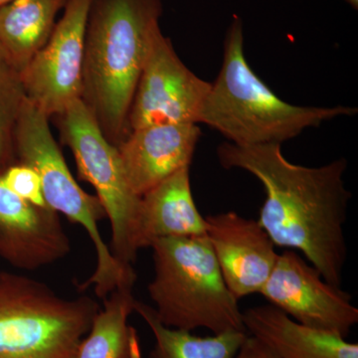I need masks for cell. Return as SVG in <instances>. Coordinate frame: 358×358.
Instances as JSON below:
<instances>
[{"label":"cell","mask_w":358,"mask_h":358,"mask_svg":"<svg viewBox=\"0 0 358 358\" xmlns=\"http://www.w3.org/2000/svg\"><path fill=\"white\" fill-rule=\"evenodd\" d=\"M233 358H282L268 346L252 336H247Z\"/></svg>","instance_id":"21"},{"label":"cell","mask_w":358,"mask_h":358,"mask_svg":"<svg viewBox=\"0 0 358 358\" xmlns=\"http://www.w3.org/2000/svg\"><path fill=\"white\" fill-rule=\"evenodd\" d=\"M4 183L21 199L35 206L48 207L38 174L31 167L15 162L1 173Z\"/></svg>","instance_id":"20"},{"label":"cell","mask_w":358,"mask_h":358,"mask_svg":"<svg viewBox=\"0 0 358 358\" xmlns=\"http://www.w3.org/2000/svg\"><path fill=\"white\" fill-rule=\"evenodd\" d=\"M134 287L121 286L103 301L75 358H143L138 331L129 322Z\"/></svg>","instance_id":"17"},{"label":"cell","mask_w":358,"mask_h":358,"mask_svg":"<svg viewBox=\"0 0 358 358\" xmlns=\"http://www.w3.org/2000/svg\"><path fill=\"white\" fill-rule=\"evenodd\" d=\"M0 60H6V55H4L3 49H2L1 45H0Z\"/></svg>","instance_id":"23"},{"label":"cell","mask_w":358,"mask_h":358,"mask_svg":"<svg viewBox=\"0 0 358 358\" xmlns=\"http://www.w3.org/2000/svg\"><path fill=\"white\" fill-rule=\"evenodd\" d=\"M150 248L155 275L148 291L162 324L189 331L204 327L214 334L247 333L206 236L159 238Z\"/></svg>","instance_id":"4"},{"label":"cell","mask_w":358,"mask_h":358,"mask_svg":"<svg viewBox=\"0 0 358 358\" xmlns=\"http://www.w3.org/2000/svg\"><path fill=\"white\" fill-rule=\"evenodd\" d=\"M217 155L224 169H244L262 183L266 199L258 222L275 246L300 250L327 282L341 288L352 199L343 180L346 159L303 166L289 162L279 143L242 147L224 143Z\"/></svg>","instance_id":"1"},{"label":"cell","mask_w":358,"mask_h":358,"mask_svg":"<svg viewBox=\"0 0 358 358\" xmlns=\"http://www.w3.org/2000/svg\"><path fill=\"white\" fill-rule=\"evenodd\" d=\"M247 334L262 341L282 358H358L357 343L338 334L296 322L272 305L242 313Z\"/></svg>","instance_id":"14"},{"label":"cell","mask_w":358,"mask_h":358,"mask_svg":"<svg viewBox=\"0 0 358 358\" xmlns=\"http://www.w3.org/2000/svg\"><path fill=\"white\" fill-rule=\"evenodd\" d=\"M67 0H13L0 6V45L21 73L47 43Z\"/></svg>","instance_id":"16"},{"label":"cell","mask_w":358,"mask_h":358,"mask_svg":"<svg viewBox=\"0 0 358 358\" xmlns=\"http://www.w3.org/2000/svg\"><path fill=\"white\" fill-rule=\"evenodd\" d=\"M101 305L65 298L45 282L0 271V358H75Z\"/></svg>","instance_id":"6"},{"label":"cell","mask_w":358,"mask_h":358,"mask_svg":"<svg viewBox=\"0 0 358 358\" xmlns=\"http://www.w3.org/2000/svg\"><path fill=\"white\" fill-rule=\"evenodd\" d=\"M200 136L196 124H150L129 131L117 148L133 192L141 197L189 167Z\"/></svg>","instance_id":"13"},{"label":"cell","mask_w":358,"mask_h":358,"mask_svg":"<svg viewBox=\"0 0 358 358\" xmlns=\"http://www.w3.org/2000/svg\"><path fill=\"white\" fill-rule=\"evenodd\" d=\"M206 236V221L193 199L189 167H185L141 196L138 247L159 238Z\"/></svg>","instance_id":"15"},{"label":"cell","mask_w":358,"mask_h":358,"mask_svg":"<svg viewBox=\"0 0 358 358\" xmlns=\"http://www.w3.org/2000/svg\"><path fill=\"white\" fill-rule=\"evenodd\" d=\"M49 122L50 117L26 99L14 136L16 162L38 174L49 208L86 231L95 248L96 263L93 274L80 285V289L93 287L96 296L103 301L119 287H134L138 275L133 266L122 265L110 253L99 229L107 213L98 197L85 192L75 180Z\"/></svg>","instance_id":"5"},{"label":"cell","mask_w":358,"mask_h":358,"mask_svg":"<svg viewBox=\"0 0 358 358\" xmlns=\"http://www.w3.org/2000/svg\"><path fill=\"white\" fill-rule=\"evenodd\" d=\"M162 0H93L85 33L81 100L112 145L129 134L136 86L162 29Z\"/></svg>","instance_id":"2"},{"label":"cell","mask_w":358,"mask_h":358,"mask_svg":"<svg viewBox=\"0 0 358 358\" xmlns=\"http://www.w3.org/2000/svg\"><path fill=\"white\" fill-rule=\"evenodd\" d=\"M70 252V238L57 212L21 199L0 173V258L31 272L63 260Z\"/></svg>","instance_id":"11"},{"label":"cell","mask_w":358,"mask_h":358,"mask_svg":"<svg viewBox=\"0 0 358 358\" xmlns=\"http://www.w3.org/2000/svg\"><path fill=\"white\" fill-rule=\"evenodd\" d=\"M205 221L207 239L233 296L239 301L260 294L279 256L267 232L258 221L234 211L207 215Z\"/></svg>","instance_id":"12"},{"label":"cell","mask_w":358,"mask_h":358,"mask_svg":"<svg viewBox=\"0 0 358 358\" xmlns=\"http://www.w3.org/2000/svg\"><path fill=\"white\" fill-rule=\"evenodd\" d=\"M134 313H138L155 336L148 358H233L244 339L245 331H225L213 336H194L192 331L171 329L159 322L155 308L136 300Z\"/></svg>","instance_id":"18"},{"label":"cell","mask_w":358,"mask_h":358,"mask_svg":"<svg viewBox=\"0 0 358 358\" xmlns=\"http://www.w3.org/2000/svg\"><path fill=\"white\" fill-rule=\"evenodd\" d=\"M211 83L188 69L160 31L136 86L129 133L150 124H196Z\"/></svg>","instance_id":"10"},{"label":"cell","mask_w":358,"mask_h":358,"mask_svg":"<svg viewBox=\"0 0 358 358\" xmlns=\"http://www.w3.org/2000/svg\"><path fill=\"white\" fill-rule=\"evenodd\" d=\"M25 101L20 73L0 60V173L16 162L14 136Z\"/></svg>","instance_id":"19"},{"label":"cell","mask_w":358,"mask_h":358,"mask_svg":"<svg viewBox=\"0 0 358 358\" xmlns=\"http://www.w3.org/2000/svg\"><path fill=\"white\" fill-rule=\"evenodd\" d=\"M10 1H13V0H0V6H4V4L8 3Z\"/></svg>","instance_id":"24"},{"label":"cell","mask_w":358,"mask_h":358,"mask_svg":"<svg viewBox=\"0 0 358 358\" xmlns=\"http://www.w3.org/2000/svg\"><path fill=\"white\" fill-rule=\"evenodd\" d=\"M93 0H67L50 38L20 73L26 99L47 117L81 100L85 33Z\"/></svg>","instance_id":"8"},{"label":"cell","mask_w":358,"mask_h":358,"mask_svg":"<svg viewBox=\"0 0 358 358\" xmlns=\"http://www.w3.org/2000/svg\"><path fill=\"white\" fill-rule=\"evenodd\" d=\"M355 113L357 109L345 106L300 107L281 100L247 62L243 24L234 17L225 40L222 67L211 83L199 124L219 131L233 145H282L305 129Z\"/></svg>","instance_id":"3"},{"label":"cell","mask_w":358,"mask_h":358,"mask_svg":"<svg viewBox=\"0 0 358 358\" xmlns=\"http://www.w3.org/2000/svg\"><path fill=\"white\" fill-rule=\"evenodd\" d=\"M348 3H350V6L353 7V8L357 9L358 7V0H345Z\"/></svg>","instance_id":"22"},{"label":"cell","mask_w":358,"mask_h":358,"mask_svg":"<svg viewBox=\"0 0 358 358\" xmlns=\"http://www.w3.org/2000/svg\"><path fill=\"white\" fill-rule=\"evenodd\" d=\"M63 145L76 160L78 176L95 188L110 224V253L122 265L138 257L141 197L133 192L115 145L103 136L83 101L53 117Z\"/></svg>","instance_id":"7"},{"label":"cell","mask_w":358,"mask_h":358,"mask_svg":"<svg viewBox=\"0 0 358 358\" xmlns=\"http://www.w3.org/2000/svg\"><path fill=\"white\" fill-rule=\"evenodd\" d=\"M268 305L305 326L346 338L358 322L352 296L294 251L282 252L260 292Z\"/></svg>","instance_id":"9"}]
</instances>
